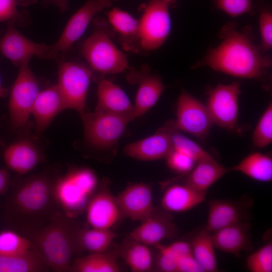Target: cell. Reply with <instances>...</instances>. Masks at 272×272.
<instances>
[{
	"mask_svg": "<svg viewBox=\"0 0 272 272\" xmlns=\"http://www.w3.org/2000/svg\"><path fill=\"white\" fill-rule=\"evenodd\" d=\"M59 175L58 168L48 167L13 184L5 203L9 223L21 230L47 223L60 210L54 194Z\"/></svg>",
	"mask_w": 272,
	"mask_h": 272,
	"instance_id": "obj_1",
	"label": "cell"
},
{
	"mask_svg": "<svg viewBox=\"0 0 272 272\" xmlns=\"http://www.w3.org/2000/svg\"><path fill=\"white\" fill-rule=\"evenodd\" d=\"M220 35L221 43L210 49L195 66H207L241 78L261 80L266 76L271 61L247 35L231 23L223 28Z\"/></svg>",
	"mask_w": 272,
	"mask_h": 272,
	"instance_id": "obj_2",
	"label": "cell"
},
{
	"mask_svg": "<svg viewBox=\"0 0 272 272\" xmlns=\"http://www.w3.org/2000/svg\"><path fill=\"white\" fill-rule=\"evenodd\" d=\"M74 219L59 210L45 225L21 230L50 270L69 271L77 254L76 235L82 227Z\"/></svg>",
	"mask_w": 272,
	"mask_h": 272,
	"instance_id": "obj_3",
	"label": "cell"
},
{
	"mask_svg": "<svg viewBox=\"0 0 272 272\" xmlns=\"http://www.w3.org/2000/svg\"><path fill=\"white\" fill-rule=\"evenodd\" d=\"M95 173L87 168H72L58 177L54 187L56 203L67 216L75 218L86 211L98 188Z\"/></svg>",
	"mask_w": 272,
	"mask_h": 272,
	"instance_id": "obj_4",
	"label": "cell"
},
{
	"mask_svg": "<svg viewBox=\"0 0 272 272\" xmlns=\"http://www.w3.org/2000/svg\"><path fill=\"white\" fill-rule=\"evenodd\" d=\"M94 29L84 41L81 53L93 71L102 74H115L129 70L127 57L112 41L104 23L94 21Z\"/></svg>",
	"mask_w": 272,
	"mask_h": 272,
	"instance_id": "obj_5",
	"label": "cell"
},
{
	"mask_svg": "<svg viewBox=\"0 0 272 272\" xmlns=\"http://www.w3.org/2000/svg\"><path fill=\"white\" fill-rule=\"evenodd\" d=\"M93 72L90 67L77 62L59 63L56 85L63 98L66 109L80 115L85 112L88 91Z\"/></svg>",
	"mask_w": 272,
	"mask_h": 272,
	"instance_id": "obj_6",
	"label": "cell"
},
{
	"mask_svg": "<svg viewBox=\"0 0 272 272\" xmlns=\"http://www.w3.org/2000/svg\"><path fill=\"white\" fill-rule=\"evenodd\" d=\"M40 91L38 81L29 63L19 67L10 91L9 101L10 122L14 128H22L27 124Z\"/></svg>",
	"mask_w": 272,
	"mask_h": 272,
	"instance_id": "obj_7",
	"label": "cell"
},
{
	"mask_svg": "<svg viewBox=\"0 0 272 272\" xmlns=\"http://www.w3.org/2000/svg\"><path fill=\"white\" fill-rule=\"evenodd\" d=\"M82 119L85 138L97 148H107L114 145L132 121L128 116L97 112H84Z\"/></svg>",
	"mask_w": 272,
	"mask_h": 272,
	"instance_id": "obj_8",
	"label": "cell"
},
{
	"mask_svg": "<svg viewBox=\"0 0 272 272\" xmlns=\"http://www.w3.org/2000/svg\"><path fill=\"white\" fill-rule=\"evenodd\" d=\"M169 4L163 0H150L139 22L140 49L156 50L167 39L171 28Z\"/></svg>",
	"mask_w": 272,
	"mask_h": 272,
	"instance_id": "obj_9",
	"label": "cell"
},
{
	"mask_svg": "<svg viewBox=\"0 0 272 272\" xmlns=\"http://www.w3.org/2000/svg\"><path fill=\"white\" fill-rule=\"evenodd\" d=\"M111 0H87L71 17L57 41L51 45L50 59L59 63L72 45L84 33L95 15L111 6Z\"/></svg>",
	"mask_w": 272,
	"mask_h": 272,
	"instance_id": "obj_10",
	"label": "cell"
},
{
	"mask_svg": "<svg viewBox=\"0 0 272 272\" xmlns=\"http://www.w3.org/2000/svg\"><path fill=\"white\" fill-rule=\"evenodd\" d=\"M240 93L238 82L219 84L208 91L206 106L213 123L229 131L237 127Z\"/></svg>",
	"mask_w": 272,
	"mask_h": 272,
	"instance_id": "obj_11",
	"label": "cell"
},
{
	"mask_svg": "<svg viewBox=\"0 0 272 272\" xmlns=\"http://www.w3.org/2000/svg\"><path fill=\"white\" fill-rule=\"evenodd\" d=\"M15 20L8 22L5 32L0 37V52L15 66L29 63L33 56L50 59L51 45L39 43L28 39L17 29Z\"/></svg>",
	"mask_w": 272,
	"mask_h": 272,
	"instance_id": "obj_12",
	"label": "cell"
},
{
	"mask_svg": "<svg viewBox=\"0 0 272 272\" xmlns=\"http://www.w3.org/2000/svg\"><path fill=\"white\" fill-rule=\"evenodd\" d=\"M176 127L199 139L208 135L213 122L206 105L182 90L176 107Z\"/></svg>",
	"mask_w": 272,
	"mask_h": 272,
	"instance_id": "obj_13",
	"label": "cell"
},
{
	"mask_svg": "<svg viewBox=\"0 0 272 272\" xmlns=\"http://www.w3.org/2000/svg\"><path fill=\"white\" fill-rule=\"evenodd\" d=\"M109 185L107 179L103 180L87 207V221L92 228L111 229L122 218L116 197Z\"/></svg>",
	"mask_w": 272,
	"mask_h": 272,
	"instance_id": "obj_14",
	"label": "cell"
},
{
	"mask_svg": "<svg viewBox=\"0 0 272 272\" xmlns=\"http://www.w3.org/2000/svg\"><path fill=\"white\" fill-rule=\"evenodd\" d=\"M170 213L155 208L128 235L146 245L154 246L163 240L176 236L179 230Z\"/></svg>",
	"mask_w": 272,
	"mask_h": 272,
	"instance_id": "obj_15",
	"label": "cell"
},
{
	"mask_svg": "<svg viewBox=\"0 0 272 272\" xmlns=\"http://www.w3.org/2000/svg\"><path fill=\"white\" fill-rule=\"evenodd\" d=\"M126 79L129 83L139 85L133 105L134 120L146 113L157 102L166 87L160 76L150 73L148 66H143L140 70L131 68Z\"/></svg>",
	"mask_w": 272,
	"mask_h": 272,
	"instance_id": "obj_16",
	"label": "cell"
},
{
	"mask_svg": "<svg viewBox=\"0 0 272 272\" xmlns=\"http://www.w3.org/2000/svg\"><path fill=\"white\" fill-rule=\"evenodd\" d=\"M151 184L132 183L128 184L116 199L122 218L142 222L155 208Z\"/></svg>",
	"mask_w": 272,
	"mask_h": 272,
	"instance_id": "obj_17",
	"label": "cell"
},
{
	"mask_svg": "<svg viewBox=\"0 0 272 272\" xmlns=\"http://www.w3.org/2000/svg\"><path fill=\"white\" fill-rule=\"evenodd\" d=\"M173 150L166 122L154 134L127 144L124 148V152L132 158L149 161L166 159Z\"/></svg>",
	"mask_w": 272,
	"mask_h": 272,
	"instance_id": "obj_18",
	"label": "cell"
},
{
	"mask_svg": "<svg viewBox=\"0 0 272 272\" xmlns=\"http://www.w3.org/2000/svg\"><path fill=\"white\" fill-rule=\"evenodd\" d=\"M4 159L10 169L23 175L45 161L46 158L34 140L23 138L6 148L4 153Z\"/></svg>",
	"mask_w": 272,
	"mask_h": 272,
	"instance_id": "obj_19",
	"label": "cell"
},
{
	"mask_svg": "<svg viewBox=\"0 0 272 272\" xmlns=\"http://www.w3.org/2000/svg\"><path fill=\"white\" fill-rule=\"evenodd\" d=\"M249 203L230 200H210L205 228L213 233L232 224L246 221Z\"/></svg>",
	"mask_w": 272,
	"mask_h": 272,
	"instance_id": "obj_20",
	"label": "cell"
},
{
	"mask_svg": "<svg viewBox=\"0 0 272 272\" xmlns=\"http://www.w3.org/2000/svg\"><path fill=\"white\" fill-rule=\"evenodd\" d=\"M64 109L63 98L56 84L40 91L31 112L35 119L36 134L41 135L54 117Z\"/></svg>",
	"mask_w": 272,
	"mask_h": 272,
	"instance_id": "obj_21",
	"label": "cell"
},
{
	"mask_svg": "<svg viewBox=\"0 0 272 272\" xmlns=\"http://www.w3.org/2000/svg\"><path fill=\"white\" fill-rule=\"evenodd\" d=\"M250 224L241 222L227 226L212 233L215 248L234 255L252 249Z\"/></svg>",
	"mask_w": 272,
	"mask_h": 272,
	"instance_id": "obj_22",
	"label": "cell"
},
{
	"mask_svg": "<svg viewBox=\"0 0 272 272\" xmlns=\"http://www.w3.org/2000/svg\"><path fill=\"white\" fill-rule=\"evenodd\" d=\"M98 101L95 111L128 116L133 120V105L125 92L111 81L101 80L97 87Z\"/></svg>",
	"mask_w": 272,
	"mask_h": 272,
	"instance_id": "obj_23",
	"label": "cell"
},
{
	"mask_svg": "<svg viewBox=\"0 0 272 272\" xmlns=\"http://www.w3.org/2000/svg\"><path fill=\"white\" fill-rule=\"evenodd\" d=\"M207 191H200L184 184H174L164 193L161 200L162 209L170 213L189 211L202 202Z\"/></svg>",
	"mask_w": 272,
	"mask_h": 272,
	"instance_id": "obj_24",
	"label": "cell"
},
{
	"mask_svg": "<svg viewBox=\"0 0 272 272\" xmlns=\"http://www.w3.org/2000/svg\"><path fill=\"white\" fill-rule=\"evenodd\" d=\"M108 20L118 34L119 40L126 51L140 50L139 22L129 13L114 8L106 13Z\"/></svg>",
	"mask_w": 272,
	"mask_h": 272,
	"instance_id": "obj_25",
	"label": "cell"
},
{
	"mask_svg": "<svg viewBox=\"0 0 272 272\" xmlns=\"http://www.w3.org/2000/svg\"><path fill=\"white\" fill-rule=\"evenodd\" d=\"M196 163L188 173L185 184L200 191H207L210 186L229 172V168L221 165L214 159Z\"/></svg>",
	"mask_w": 272,
	"mask_h": 272,
	"instance_id": "obj_26",
	"label": "cell"
},
{
	"mask_svg": "<svg viewBox=\"0 0 272 272\" xmlns=\"http://www.w3.org/2000/svg\"><path fill=\"white\" fill-rule=\"evenodd\" d=\"M120 250L122 258L132 271L147 272L152 269L153 256L148 245L128 235L122 241Z\"/></svg>",
	"mask_w": 272,
	"mask_h": 272,
	"instance_id": "obj_27",
	"label": "cell"
},
{
	"mask_svg": "<svg viewBox=\"0 0 272 272\" xmlns=\"http://www.w3.org/2000/svg\"><path fill=\"white\" fill-rule=\"evenodd\" d=\"M111 229L88 228L82 226L76 237L77 254L87 251L91 253L106 251L115 237Z\"/></svg>",
	"mask_w": 272,
	"mask_h": 272,
	"instance_id": "obj_28",
	"label": "cell"
},
{
	"mask_svg": "<svg viewBox=\"0 0 272 272\" xmlns=\"http://www.w3.org/2000/svg\"><path fill=\"white\" fill-rule=\"evenodd\" d=\"M229 168V172H240L258 181L266 182L272 180L271 158L260 152L251 153L237 165Z\"/></svg>",
	"mask_w": 272,
	"mask_h": 272,
	"instance_id": "obj_29",
	"label": "cell"
},
{
	"mask_svg": "<svg viewBox=\"0 0 272 272\" xmlns=\"http://www.w3.org/2000/svg\"><path fill=\"white\" fill-rule=\"evenodd\" d=\"M193 255L205 271L218 270V264L212 233L206 228L196 233L189 243Z\"/></svg>",
	"mask_w": 272,
	"mask_h": 272,
	"instance_id": "obj_30",
	"label": "cell"
},
{
	"mask_svg": "<svg viewBox=\"0 0 272 272\" xmlns=\"http://www.w3.org/2000/svg\"><path fill=\"white\" fill-rule=\"evenodd\" d=\"M116 258L106 251L91 253L72 262L69 272H118Z\"/></svg>",
	"mask_w": 272,
	"mask_h": 272,
	"instance_id": "obj_31",
	"label": "cell"
},
{
	"mask_svg": "<svg viewBox=\"0 0 272 272\" xmlns=\"http://www.w3.org/2000/svg\"><path fill=\"white\" fill-rule=\"evenodd\" d=\"M50 269L38 254L32 250L20 256L0 254V272H46Z\"/></svg>",
	"mask_w": 272,
	"mask_h": 272,
	"instance_id": "obj_32",
	"label": "cell"
},
{
	"mask_svg": "<svg viewBox=\"0 0 272 272\" xmlns=\"http://www.w3.org/2000/svg\"><path fill=\"white\" fill-rule=\"evenodd\" d=\"M167 122L169 128L173 150L188 156L196 163L200 161L214 159L196 143L180 133L175 125V120H169Z\"/></svg>",
	"mask_w": 272,
	"mask_h": 272,
	"instance_id": "obj_33",
	"label": "cell"
},
{
	"mask_svg": "<svg viewBox=\"0 0 272 272\" xmlns=\"http://www.w3.org/2000/svg\"><path fill=\"white\" fill-rule=\"evenodd\" d=\"M30 241L22 234L12 230L0 232V254L9 256L23 255L31 251Z\"/></svg>",
	"mask_w": 272,
	"mask_h": 272,
	"instance_id": "obj_34",
	"label": "cell"
},
{
	"mask_svg": "<svg viewBox=\"0 0 272 272\" xmlns=\"http://www.w3.org/2000/svg\"><path fill=\"white\" fill-rule=\"evenodd\" d=\"M252 144L259 148L272 142V104L270 102L262 113L252 135Z\"/></svg>",
	"mask_w": 272,
	"mask_h": 272,
	"instance_id": "obj_35",
	"label": "cell"
},
{
	"mask_svg": "<svg viewBox=\"0 0 272 272\" xmlns=\"http://www.w3.org/2000/svg\"><path fill=\"white\" fill-rule=\"evenodd\" d=\"M246 264L251 272H271V241L251 253L246 259Z\"/></svg>",
	"mask_w": 272,
	"mask_h": 272,
	"instance_id": "obj_36",
	"label": "cell"
},
{
	"mask_svg": "<svg viewBox=\"0 0 272 272\" xmlns=\"http://www.w3.org/2000/svg\"><path fill=\"white\" fill-rule=\"evenodd\" d=\"M16 0H0V23L15 20L21 26L28 25L26 13L20 12Z\"/></svg>",
	"mask_w": 272,
	"mask_h": 272,
	"instance_id": "obj_37",
	"label": "cell"
},
{
	"mask_svg": "<svg viewBox=\"0 0 272 272\" xmlns=\"http://www.w3.org/2000/svg\"><path fill=\"white\" fill-rule=\"evenodd\" d=\"M158 250L156 265L157 269L162 272H177L179 258L168 248L161 243L155 246Z\"/></svg>",
	"mask_w": 272,
	"mask_h": 272,
	"instance_id": "obj_38",
	"label": "cell"
},
{
	"mask_svg": "<svg viewBox=\"0 0 272 272\" xmlns=\"http://www.w3.org/2000/svg\"><path fill=\"white\" fill-rule=\"evenodd\" d=\"M215 4L217 8L232 17L250 13L253 7L251 0H215Z\"/></svg>",
	"mask_w": 272,
	"mask_h": 272,
	"instance_id": "obj_39",
	"label": "cell"
},
{
	"mask_svg": "<svg viewBox=\"0 0 272 272\" xmlns=\"http://www.w3.org/2000/svg\"><path fill=\"white\" fill-rule=\"evenodd\" d=\"M166 159L169 168L181 174L189 172L196 163L191 157L175 150H172Z\"/></svg>",
	"mask_w": 272,
	"mask_h": 272,
	"instance_id": "obj_40",
	"label": "cell"
},
{
	"mask_svg": "<svg viewBox=\"0 0 272 272\" xmlns=\"http://www.w3.org/2000/svg\"><path fill=\"white\" fill-rule=\"evenodd\" d=\"M259 25L261 39L260 47L265 52L272 46V14L269 11L264 10L260 13Z\"/></svg>",
	"mask_w": 272,
	"mask_h": 272,
	"instance_id": "obj_41",
	"label": "cell"
},
{
	"mask_svg": "<svg viewBox=\"0 0 272 272\" xmlns=\"http://www.w3.org/2000/svg\"><path fill=\"white\" fill-rule=\"evenodd\" d=\"M177 272H205V270L191 253L179 259Z\"/></svg>",
	"mask_w": 272,
	"mask_h": 272,
	"instance_id": "obj_42",
	"label": "cell"
},
{
	"mask_svg": "<svg viewBox=\"0 0 272 272\" xmlns=\"http://www.w3.org/2000/svg\"><path fill=\"white\" fill-rule=\"evenodd\" d=\"M167 246L179 259L183 256L192 253L190 243L185 241H176Z\"/></svg>",
	"mask_w": 272,
	"mask_h": 272,
	"instance_id": "obj_43",
	"label": "cell"
},
{
	"mask_svg": "<svg viewBox=\"0 0 272 272\" xmlns=\"http://www.w3.org/2000/svg\"><path fill=\"white\" fill-rule=\"evenodd\" d=\"M10 185V176L5 169H0V195L5 194Z\"/></svg>",
	"mask_w": 272,
	"mask_h": 272,
	"instance_id": "obj_44",
	"label": "cell"
},
{
	"mask_svg": "<svg viewBox=\"0 0 272 272\" xmlns=\"http://www.w3.org/2000/svg\"><path fill=\"white\" fill-rule=\"evenodd\" d=\"M49 3L57 7L61 12L65 11L67 8V0H47Z\"/></svg>",
	"mask_w": 272,
	"mask_h": 272,
	"instance_id": "obj_45",
	"label": "cell"
},
{
	"mask_svg": "<svg viewBox=\"0 0 272 272\" xmlns=\"http://www.w3.org/2000/svg\"><path fill=\"white\" fill-rule=\"evenodd\" d=\"M38 0H16L18 6L27 8L35 4Z\"/></svg>",
	"mask_w": 272,
	"mask_h": 272,
	"instance_id": "obj_46",
	"label": "cell"
},
{
	"mask_svg": "<svg viewBox=\"0 0 272 272\" xmlns=\"http://www.w3.org/2000/svg\"><path fill=\"white\" fill-rule=\"evenodd\" d=\"M8 93V90L6 88H4L2 86L1 77L0 75V98H3L7 96Z\"/></svg>",
	"mask_w": 272,
	"mask_h": 272,
	"instance_id": "obj_47",
	"label": "cell"
},
{
	"mask_svg": "<svg viewBox=\"0 0 272 272\" xmlns=\"http://www.w3.org/2000/svg\"><path fill=\"white\" fill-rule=\"evenodd\" d=\"M165 2L169 4L170 3L173 2L174 0H163Z\"/></svg>",
	"mask_w": 272,
	"mask_h": 272,
	"instance_id": "obj_48",
	"label": "cell"
},
{
	"mask_svg": "<svg viewBox=\"0 0 272 272\" xmlns=\"http://www.w3.org/2000/svg\"><path fill=\"white\" fill-rule=\"evenodd\" d=\"M3 33V31H0V36L1 35V34Z\"/></svg>",
	"mask_w": 272,
	"mask_h": 272,
	"instance_id": "obj_49",
	"label": "cell"
},
{
	"mask_svg": "<svg viewBox=\"0 0 272 272\" xmlns=\"http://www.w3.org/2000/svg\"><path fill=\"white\" fill-rule=\"evenodd\" d=\"M114 1H118V0H114Z\"/></svg>",
	"mask_w": 272,
	"mask_h": 272,
	"instance_id": "obj_50",
	"label": "cell"
},
{
	"mask_svg": "<svg viewBox=\"0 0 272 272\" xmlns=\"http://www.w3.org/2000/svg\"><path fill=\"white\" fill-rule=\"evenodd\" d=\"M0 207H1V205H0Z\"/></svg>",
	"mask_w": 272,
	"mask_h": 272,
	"instance_id": "obj_51",
	"label": "cell"
}]
</instances>
